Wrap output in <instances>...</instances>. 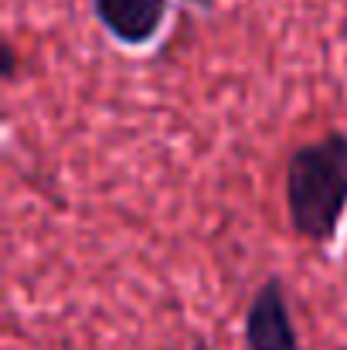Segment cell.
I'll use <instances>...</instances> for the list:
<instances>
[{
  "label": "cell",
  "mask_w": 347,
  "mask_h": 350,
  "mask_svg": "<svg viewBox=\"0 0 347 350\" xmlns=\"http://www.w3.org/2000/svg\"><path fill=\"white\" fill-rule=\"evenodd\" d=\"M92 14L123 48H146L157 41L170 14V0H92Z\"/></svg>",
  "instance_id": "cell-3"
},
{
  "label": "cell",
  "mask_w": 347,
  "mask_h": 350,
  "mask_svg": "<svg viewBox=\"0 0 347 350\" xmlns=\"http://www.w3.org/2000/svg\"><path fill=\"white\" fill-rule=\"evenodd\" d=\"M286 215L313 245L334 241L347 215V133L331 129L300 143L286 160Z\"/></svg>",
  "instance_id": "cell-1"
},
{
  "label": "cell",
  "mask_w": 347,
  "mask_h": 350,
  "mask_svg": "<svg viewBox=\"0 0 347 350\" xmlns=\"http://www.w3.org/2000/svg\"><path fill=\"white\" fill-rule=\"evenodd\" d=\"M245 350H303L279 275L262 279L245 310Z\"/></svg>",
  "instance_id": "cell-2"
},
{
  "label": "cell",
  "mask_w": 347,
  "mask_h": 350,
  "mask_svg": "<svg viewBox=\"0 0 347 350\" xmlns=\"http://www.w3.org/2000/svg\"><path fill=\"white\" fill-rule=\"evenodd\" d=\"M188 3H194L198 10H211V7H215L218 0H188Z\"/></svg>",
  "instance_id": "cell-5"
},
{
  "label": "cell",
  "mask_w": 347,
  "mask_h": 350,
  "mask_svg": "<svg viewBox=\"0 0 347 350\" xmlns=\"http://www.w3.org/2000/svg\"><path fill=\"white\" fill-rule=\"evenodd\" d=\"M17 65H21V58H17V48H14V41H10V38H3V44H0V68H3V85H14V79H17Z\"/></svg>",
  "instance_id": "cell-4"
}]
</instances>
